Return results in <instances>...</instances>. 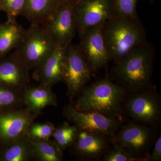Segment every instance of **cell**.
Listing matches in <instances>:
<instances>
[{"label":"cell","instance_id":"4fadbf2b","mask_svg":"<svg viewBox=\"0 0 161 161\" xmlns=\"http://www.w3.org/2000/svg\"><path fill=\"white\" fill-rule=\"evenodd\" d=\"M109 137L101 133L79 130L70 154L85 161H102L112 148Z\"/></svg>","mask_w":161,"mask_h":161},{"label":"cell","instance_id":"44dd1931","mask_svg":"<svg viewBox=\"0 0 161 161\" xmlns=\"http://www.w3.org/2000/svg\"><path fill=\"white\" fill-rule=\"evenodd\" d=\"M23 92L0 83V112L25 108Z\"/></svg>","mask_w":161,"mask_h":161},{"label":"cell","instance_id":"8fae6325","mask_svg":"<svg viewBox=\"0 0 161 161\" xmlns=\"http://www.w3.org/2000/svg\"><path fill=\"white\" fill-rule=\"evenodd\" d=\"M40 115L25 107L0 112V150L27 135L31 125Z\"/></svg>","mask_w":161,"mask_h":161},{"label":"cell","instance_id":"7a4b0ae2","mask_svg":"<svg viewBox=\"0 0 161 161\" xmlns=\"http://www.w3.org/2000/svg\"><path fill=\"white\" fill-rule=\"evenodd\" d=\"M126 94L111 78H104L86 86L72 103L80 112H95L125 121L122 105Z\"/></svg>","mask_w":161,"mask_h":161},{"label":"cell","instance_id":"8992f818","mask_svg":"<svg viewBox=\"0 0 161 161\" xmlns=\"http://www.w3.org/2000/svg\"><path fill=\"white\" fill-rule=\"evenodd\" d=\"M56 47L45 26L31 24L14 53L30 70L40 66Z\"/></svg>","mask_w":161,"mask_h":161},{"label":"cell","instance_id":"603a6c76","mask_svg":"<svg viewBox=\"0 0 161 161\" xmlns=\"http://www.w3.org/2000/svg\"><path fill=\"white\" fill-rule=\"evenodd\" d=\"M56 127L50 122L43 123H33L28 130L27 135L32 139H46L53 137Z\"/></svg>","mask_w":161,"mask_h":161},{"label":"cell","instance_id":"d4e9b609","mask_svg":"<svg viewBox=\"0 0 161 161\" xmlns=\"http://www.w3.org/2000/svg\"><path fill=\"white\" fill-rule=\"evenodd\" d=\"M139 0H115V16L138 18L136 6Z\"/></svg>","mask_w":161,"mask_h":161},{"label":"cell","instance_id":"3957f363","mask_svg":"<svg viewBox=\"0 0 161 161\" xmlns=\"http://www.w3.org/2000/svg\"><path fill=\"white\" fill-rule=\"evenodd\" d=\"M102 35L105 45L114 63L147 42L146 30L139 18L115 16L103 23Z\"/></svg>","mask_w":161,"mask_h":161},{"label":"cell","instance_id":"30bf717a","mask_svg":"<svg viewBox=\"0 0 161 161\" xmlns=\"http://www.w3.org/2000/svg\"><path fill=\"white\" fill-rule=\"evenodd\" d=\"M103 24L79 32L78 49L95 73L105 66L111 60L103 37Z\"/></svg>","mask_w":161,"mask_h":161},{"label":"cell","instance_id":"ffe728a7","mask_svg":"<svg viewBox=\"0 0 161 161\" xmlns=\"http://www.w3.org/2000/svg\"><path fill=\"white\" fill-rule=\"evenodd\" d=\"M31 139L34 146L35 160L62 161L63 152L54 141L49 139Z\"/></svg>","mask_w":161,"mask_h":161},{"label":"cell","instance_id":"ba28073f","mask_svg":"<svg viewBox=\"0 0 161 161\" xmlns=\"http://www.w3.org/2000/svg\"><path fill=\"white\" fill-rule=\"evenodd\" d=\"M63 115L68 122L75 124L80 130L101 133L109 138L114 136L125 123V121L99 113L78 111L71 103L64 108Z\"/></svg>","mask_w":161,"mask_h":161},{"label":"cell","instance_id":"9a60e30c","mask_svg":"<svg viewBox=\"0 0 161 161\" xmlns=\"http://www.w3.org/2000/svg\"><path fill=\"white\" fill-rule=\"evenodd\" d=\"M67 48L56 47L51 53L35 69L34 78L40 84L53 86L63 81Z\"/></svg>","mask_w":161,"mask_h":161},{"label":"cell","instance_id":"83f0119b","mask_svg":"<svg viewBox=\"0 0 161 161\" xmlns=\"http://www.w3.org/2000/svg\"><path fill=\"white\" fill-rule=\"evenodd\" d=\"M0 11H3V9H2V6H1V3H0Z\"/></svg>","mask_w":161,"mask_h":161},{"label":"cell","instance_id":"277c9868","mask_svg":"<svg viewBox=\"0 0 161 161\" xmlns=\"http://www.w3.org/2000/svg\"><path fill=\"white\" fill-rule=\"evenodd\" d=\"M159 129L130 120L110 138V142L123 147L136 161H147L159 135Z\"/></svg>","mask_w":161,"mask_h":161},{"label":"cell","instance_id":"ac0fdd59","mask_svg":"<svg viewBox=\"0 0 161 161\" xmlns=\"http://www.w3.org/2000/svg\"><path fill=\"white\" fill-rule=\"evenodd\" d=\"M26 30L16 20H8L0 24V60L16 48L25 34Z\"/></svg>","mask_w":161,"mask_h":161},{"label":"cell","instance_id":"7c38bea8","mask_svg":"<svg viewBox=\"0 0 161 161\" xmlns=\"http://www.w3.org/2000/svg\"><path fill=\"white\" fill-rule=\"evenodd\" d=\"M73 10L80 32L115 16V0H74Z\"/></svg>","mask_w":161,"mask_h":161},{"label":"cell","instance_id":"5b68a950","mask_svg":"<svg viewBox=\"0 0 161 161\" xmlns=\"http://www.w3.org/2000/svg\"><path fill=\"white\" fill-rule=\"evenodd\" d=\"M125 117L137 123L159 128L161 124V98L156 86L127 93L122 105Z\"/></svg>","mask_w":161,"mask_h":161},{"label":"cell","instance_id":"5bb4252c","mask_svg":"<svg viewBox=\"0 0 161 161\" xmlns=\"http://www.w3.org/2000/svg\"><path fill=\"white\" fill-rule=\"evenodd\" d=\"M29 71L14 52L0 60V83L24 92L31 86Z\"/></svg>","mask_w":161,"mask_h":161},{"label":"cell","instance_id":"d6986e66","mask_svg":"<svg viewBox=\"0 0 161 161\" xmlns=\"http://www.w3.org/2000/svg\"><path fill=\"white\" fill-rule=\"evenodd\" d=\"M35 160L34 146L31 138L24 136L0 150V161Z\"/></svg>","mask_w":161,"mask_h":161},{"label":"cell","instance_id":"f1b7e54d","mask_svg":"<svg viewBox=\"0 0 161 161\" xmlns=\"http://www.w3.org/2000/svg\"><path fill=\"white\" fill-rule=\"evenodd\" d=\"M149 1H151V2H153V0H149Z\"/></svg>","mask_w":161,"mask_h":161},{"label":"cell","instance_id":"4316f807","mask_svg":"<svg viewBox=\"0 0 161 161\" xmlns=\"http://www.w3.org/2000/svg\"><path fill=\"white\" fill-rule=\"evenodd\" d=\"M152 153L147 159V161H161V135L158 136L153 146Z\"/></svg>","mask_w":161,"mask_h":161},{"label":"cell","instance_id":"52a82bcc","mask_svg":"<svg viewBox=\"0 0 161 161\" xmlns=\"http://www.w3.org/2000/svg\"><path fill=\"white\" fill-rule=\"evenodd\" d=\"M95 74L78 45L71 43L67 49L63 78L67 87L69 103H73Z\"/></svg>","mask_w":161,"mask_h":161},{"label":"cell","instance_id":"2e32d148","mask_svg":"<svg viewBox=\"0 0 161 161\" xmlns=\"http://www.w3.org/2000/svg\"><path fill=\"white\" fill-rule=\"evenodd\" d=\"M23 102L25 108L34 114L41 115L42 110L48 106L58 105L57 95L52 87L39 84L31 86L23 92Z\"/></svg>","mask_w":161,"mask_h":161},{"label":"cell","instance_id":"9c48e42d","mask_svg":"<svg viewBox=\"0 0 161 161\" xmlns=\"http://www.w3.org/2000/svg\"><path fill=\"white\" fill-rule=\"evenodd\" d=\"M73 3L74 0H62L44 26L49 32L56 46L68 47L78 30Z\"/></svg>","mask_w":161,"mask_h":161},{"label":"cell","instance_id":"6da1fadb","mask_svg":"<svg viewBox=\"0 0 161 161\" xmlns=\"http://www.w3.org/2000/svg\"><path fill=\"white\" fill-rule=\"evenodd\" d=\"M155 54L149 42L140 45L115 62L111 79L127 93L151 88Z\"/></svg>","mask_w":161,"mask_h":161},{"label":"cell","instance_id":"cb8c5ba5","mask_svg":"<svg viewBox=\"0 0 161 161\" xmlns=\"http://www.w3.org/2000/svg\"><path fill=\"white\" fill-rule=\"evenodd\" d=\"M26 0H0L3 11L7 14L8 20H16L21 15Z\"/></svg>","mask_w":161,"mask_h":161},{"label":"cell","instance_id":"e0dca14e","mask_svg":"<svg viewBox=\"0 0 161 161\" xmlns=\"http://www.w3.org/2000/svg\"><path fill=\"white\" fill-rule=\"evenodd\" d=\"M62 0H26L21 16L32 24L44 26Z\"/></svg>","mask_w":161,"mask_h":161},{"label":"cell","instance_id":"7402d4cb","mask_svg":"<svg viewBox=\"0 0 161 161\" xmlns=\"http://www.w3.org/2000/svg\"><path fill=\"white\" fill-rule=\"evenodd\" d=\"M80 129L74 124L71 125L69 122L64 121L56 128L53 137L55 142L64 152L75 142Z\"/></svg>","mask_w":161,"mask_h":161},{"label":"cell","instance_id":"484cf974","mask_svg":"<svg viewBox=\"0 0 161 161\" xmlns=\"http://www.w3.org/2000/svg\"><path fill=\"white\" fill-rule=\"evenodd\" d=\"M102 161H136V160L123 147L116 144H112L111 150Z\"/></svg>","mask_w":161,"mask_h":161}]
</instances>
